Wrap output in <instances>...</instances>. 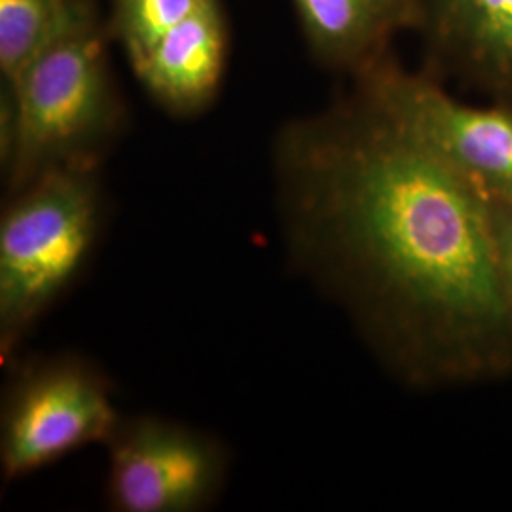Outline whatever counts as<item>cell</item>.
<instances>
[{
  "label": "cell",
  "instance_id": "cell-7",
  "mask_svg": "<svg viewBox=\"0 0 512 512\" xmlns=\"http://www.w3.org/2000/svg\"><path fill=\"white\" fill-rule=\"evenodd\" d=\"M224 65V29L217 0L202 6L160 38L133 69L165 109L202 110L217 93Z\"/></svg>",
  "mask_w": 512,
  "mask_h": 512
},
{
  "label": "cell",
  "instance_id": "cell-3",
  "mask_svg": "<svg viewBox=\"0 0 512 512\" xmlns=\"http://www.w3.org/2000/svg\"><path fill=\"white\" fill-rule=\"evenodd\" d=\"M2 158L10 192L61 165H97L118 124L103 44L86 29L38 57L10 86Z\"/></svg>",
  "mask_w": 512,
  "mask_h": 512
},
{
  "label": "cell",
  "instance_id": "cell-1",
  "mask_svg": "<svg viewBox=\"0 0 512 512\" xmlns=\"http://www.w3.org/2000/svg\"><path fill=\"white\" fill-rule=\"evenodd\" d=\"M281 224L296 268L401 382L511 380L490 200L363 99L289 137Z\"/></svg>",
  "mask_w": 512,
  "mask_h": 512
},
{
  "label": "cell",
  "instance_id": "cell-9",
  "mask_svg": "<svg viewBox=\"0 0 512 512\" xmlns=\"http://www.w3.org/2000/svg\"><path fill=\"white\" fill-rule=\"evenodd\" d=\"M304 27L330 61L365 69L389 38L418 25L421 0H294Z\"/></svg>",
  "mask_w": 512,
  "mask_h": 512
},
{
  "label": "cell",
  "instance_id": "cell-4",
  "mask_svg": "<svg viewBox=\"0 0 512 512\" xmlns=\"http://www.w3.org/2000/svg\"><path fill=\"white\" fill-rule=\"evenodd\" d=\"M120 414L112 385L82 355L31 357L12 368L0 416V467L12 482L109 440Z\"/></svg>",
  "mask_w": 512,
  "mask_h": 512
},
{
  "label": "cell",
  "instance_id": "cell-5",
  "mask_svg": "<svg viewBox=\"0 0 512 512\" xmlns=\"http://www.w3.org/2000/svg\"><path fill=\"white\" fill-rule=\"evenodd\" d=\"M359 99L488 200L512 202V99L469 105L380 59L361 69Z\"/></svg>",
  "mask_w": 512,
  "mask_h": 512
},
{
  "label": "cell",
  "instance_id": "cell-10",
  "mask_svg": "<svg viewBox=\"0 0 512 512\" xmlns=\"http://www.w3.org/2000/svg\"><path fill=\"white\" fill-rule=\"evenodd\" d=\"M86 29L84 0H0V71L8 86L38 57Z\"/></svg>",
  "mask_w": 512,
  "mask_h": 512
},
{
  "label": "cell",
  "instance_id": "cell-2",
  "mask_svg": "<svg viewBox=\"0 0 512 512\" xmlns=\"http://www.w3.org/2000/svg\"><path fill=\"white\" fill-rule=\"evenodd\" d=\"M0 217V361L84 274L103 230L97 165H61L10 192Z\"/></svg>",
  "mask_w": 512,
  "mask_h": 512
},
{
  "label": "cell",
  "instance_id": "cell-8",
  "mask_svg": "<svg viewBox=\"0 0 512 512\" xmlns=\"http://www.w3.org/2000/svg\"><path fill=\"white\" fill-rule=\"evenodd\" d=\"M435 33L459 71L512 99V0H429Z\"/></svg>",
  "mask_w": 512,
  "mask_h": 512
},
{
  "label": "cell",
  "instance_id": "cell-12",
  "mask_svg": "<svg viewBox=\"0 0 512 512\" xmlns=\"http://www.w3.org/2000/svg\"><path fill=\"white\" fill-rule=\"evenodd\" d=\"M490 224L499 274L512 310V202L490 200Z\"/></svg>",
  "mask_w": 512,
  "mask_h": 512
},
{
  "label": "cell",
  "instance_id": "cell-11",
  "mask_svg": "<svg viewBox=\"0 0 512 512\" xmlns=\"http://www.w3.org/2000/svg\"><path fill=\"white\" fill-rule=\"evenodd\" d=\"M203 0H116L118 31L135 67L173 27L192 16Z\"/></svg>",
  "mask_w": 512,
  "mask_h": 512
},
{
  "label": "cell",
  "instance_id": "cell-6",
  "mask_svg": "<svg viewBox=\"0 0 512 512\" xmlns=\"http://www.w3.org/2000/svg\"><path fill=\"white\" fill-rule=\"evenodd\" d=\"M107 446V505L116 512H198L226 480L219 440L179 421L120 418Z\"/></svg>",
  "mask_w": 512,
  "mask_h": 512
}]
</instances>
